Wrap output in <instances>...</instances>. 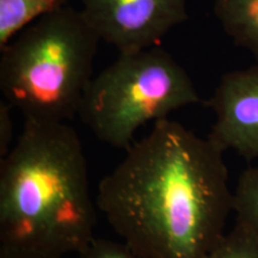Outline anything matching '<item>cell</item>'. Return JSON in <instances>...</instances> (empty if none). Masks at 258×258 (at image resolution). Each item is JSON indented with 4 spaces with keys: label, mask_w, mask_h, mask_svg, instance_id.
<instances>
[{
    "label": "cell",
    "mask_w": 258,
    "mask_h": 258,
    "mask_svg": "<svg viewBox=\"0 0 258 258\" xmlns=\"http://www.w3.org/2000/svg\"><path fill=\"white\" fill-rule=\"evenodd\" d=\"M70 0H0V49L43 16L69 5Z\"/></svg>",
    "instance_id": "8"
},
{
    "label": "cell",
    "mask_w": 258,
    "mask_h": 258,
    "mask_svg": "<svg viewBox=\"0 0 258 258\" xmlns=\"http://www.w3.org/2000/svg\"><path fill=\"white\" fill-rule=\"evenodd\" d=\"M201 101L188 72L159 46L129 53L93 77L79 108L80 120L109 146L128 148L148 122Z\"/></svg>",
    "instance_id": "4"
},
{
    "label": "cell",
    "mask_w": 258,
    "mask_h": 258,
    "mask_svg": "<svg viewBox=\"0 0 258 258\" xmlns=\"http://www.w3.org/2000/svg\"><path fill=\"white\" fill-rule=\"evenodd\" d=\"M101 38L71 6L43 16L2 48L0 90L24 121L62 123L78 115Z\"/></svg>",
    "instance_id": "3"
},
{
    "label": "cell",
    "mask_w": 258,
    "mask_h": 258,
    "mask_svg": "<svg viewBox=\"0 0 258 258\" xmlns=\"http://www.w3.org/2000/svg\"><path fill=\"white\" fill-rule=\"evenodd\" d=\"M11 108L9 103H0V159L4 158L14 146V121Z\"/></svg>",
    "instance_id": "12"
},
{
    "label": "cell",
    "mask_w": 258,
    "mask_h": 258,
    "mask_svg": "<svg viewBox=\"0 0 258 258\" xmlns=\"http://www.w3.org/2000/svg\"><path fill=\"white\" fill-rule=\"evenodd\" d=\"M208 106L214 114L208 137L224 152L258 159V62L224 74Z\"/></svg>",
    "instance_id": "6"
},
{
    "label": "cell",
    "mask_w": 258,
    "mask_h": 258,
    "mask_svg": "<svg viewBox=\"0 0 258 258\" xmlns=\"http://www.w3.org/2000/svg\"><path fill=\"white\" fill-rule=\"evenodd\" d=\"M84 18L118 53L146 49L188 19L186 0H80Z\"/></svg>",
    "instance_id": "5"
},
{
    "label": "cell",
    "mask_w": 258,
    "mask_h": 258,
    "mask_svg": "<svg viewBox=\"0 0 258 258\" xmlns=\"http://www.w3.org/2000/svg\"><path fill=\"white\" fill-rule=\"evenodd\" d=\"M0 258H50V257H42V256H32V254L24 253H16L9 252V251L0 250Z\"/></svg>",
    "instance_id": "13"
},
{
    "label": "cell",
    "mask_w": 258,
    "mask_h": 258,
    "mask_svg": "<svg viewBox=\"0 0 258 258\" xmlns=\"http://www.w3.org/2000/svg\"><path fill=\"white\" fill-rule=\"evenodd\" d=\"M233 212L237 221L258 237V165L241 173L233 190Z\"/></svg>",
    "instance_id": "9"
},
{
    "label": "cell",
    "mask_w": 258,
    "mask_h": 258,
    "mask_svg": "<svg viewBox=\"0 0 258 258\" xmlns=\"http://www.w3.org/2000/svg\"><path fill=\"white\" fill-rule=\"evenodd\" d=\"M96 207L76 129L67 122L24 121L0 163V250L79 254L95 238Z\"/></svg>",
    "instance_id": "2"
},
{
    "label": "cell",
    "mask_w": 258,
    "mask_h": 258,
    "mask_svg": "<svg viewBox=\"0 0 258 258\" xmlns=\"http://www.w3.org/2000/svg\"><path fill=\"white\" fill-rule=\"evenodd\" d=\"M205 258H258V237L246 225L235 221Z\"/></svg>",
    "instance_id": "10"
},
{
    "label": "cell",
    "mask_w": 258,
    "mask_h": 258,
    "mask_svg": "<svg viewBox=\"0 0 258 258\" xmlns=\"http://www.w3.org/2000/svg\"><path fill=\"white\" fill-rule=\"evenodd\" d=\"M224 151L169 117L98 184L97 208L143 258H205L233 212Z\"/></svg>",
    "instance_id": "1"
},
{
    "label": "cell",
    "mask_w": 258,
    "mask_h": 258,
    "mask_svg": "<svg viewBox=\"0 0 258 258\" xmlns=\"http://www.w3.org/2000/svg\"><path fill=\"white\" fill-rule=\"evenodd\" d=\"M214 15L227 36L258 62V0H214Z\"/></svg>",
    "instance_id": "7"
},
{
    "label": "cell",
    "mask_w": 258,
    "mask_h": 258,
    "mask_svg": "<svg viewBox=\"0 0 258 258\" xmlns=\"http://www.w3.org/2000/svg\"><path fill=\"white\" fill-rule=\"evenodd\" d=\"M78 258H143L128 247L123 241H114L104 238L93 240L78 254Z\"/></svg>",
    "instance_id": "11"
}]
</instances>
